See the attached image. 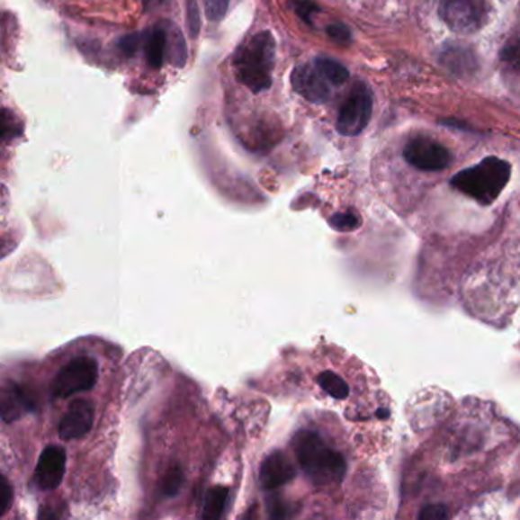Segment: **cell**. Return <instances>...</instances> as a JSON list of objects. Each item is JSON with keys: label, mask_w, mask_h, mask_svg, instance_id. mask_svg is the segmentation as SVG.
<instances>
[{"label": "cell", "mask_w": 520, "mask_h": 520, "mask_svg": "<svg viewBox=\"0 0 520 520\" xmlns=\"http://www.w3.org/2000/svg\"><path fill=\"white\" fill-rule=\"evenodd\" d=\"M291 449L300 469L315 486H336L345 478V458L327 444L318 432L300 430L291 440Z\"/></svg>", "instance_id": "1"}, {"label": "cell", "mask_w": 520, "mask_h": 520, "mask_svg": "<svg viewBox=\"0 0 520 520\" xmlns=\"http://www.w3.org/2000/svg\"><path fill=\"white\" fill-rule=\"evenodd\" d=\"M275 39L269 31L250 37L237 49L232 61L237 80L254 94L269 89L275 66Z\"/></svg>", "instance_id": "2"}, {"label": "cell", "mask_w": 520, "mask_h": 520, "mask_svg": "<svg viewBox=\"0 0 520 520\" xmlns=\"http://www.w3.org/2000/svg\"><path fill=\"white\" fill-rule=\"evenodd\" d=\"M511 166L495 156L460 171L452 177L451 185L480 205H491L510 181Z\"/></svg>", "instance_id": "3"}, {"label": "cell", "mask_w": 520, "mask_h": 520, "mask_svg": "<svg viewBox=\"0 0 520 520\" xmlns=\"http://www.w3.org/2000/svg\"><path fill=\"white\" fill-rule=\"evenodd\" d=\"M98 381V362L89 355H78L67 362L57 372L50 385V396L54 399L69 397L91 390Z\"/></svg>", "instance_id": "4"}, {"label": "cell", "mask_w": 520, "mask_h": 520, "mask_svg": "<svg viewBox=\"0 0 520 520\" xmlns=\"http://www.w3.org/2000/svg\"><path fill=\"white\" fill-rule=\"evenodd\" d=\"M441 21L456 34H473L482 30L490 19L487 0H441Z\"/></svg>", "instance_id": "5"}, {"label": "cell", "mask_w": 520, "mask_h": 520, "mask_svg": "<svg viewBox=\"0 0 520 520\" xmlns=\"http://www.w3.org/2000/svg\"><path fill=\"white\" fill-rule=\"evenodd\" d=\"M372 115V94L365 83H355L353 91L340 107L337 131L344 136L361 135Z\"/></svg>", "instance_id": "6"}, {"label": "cell", "mask_w": 520, "mask_h": 520, "mask_svg": "<svg viewBox=\"0 0 520 520\" xmlns=\"http://www.w3.org/2000/svg\"><path fill=\"white\" fill-rule=\"evenodd\" d=\"M405 159L409 166L421 171L445 170L452 164L451 151L440 142L429 138H416L406 144Z\"/></svg>", "instance_id": "7"}, {"label": "cell", "mask_w": 520, "mask_h": 520, "mask_svg": "<svg viewBox=\"0 0 520 520\" xmlns=\"http://www.w3.org/2000/svg\"><path fill=\"white\" fill-rule=\"evenodd\" d=\"M95 420V408L91 401L74 400L61 417L58 435L61 440L72 441L85 438L92 430Z\"/></svg>", "instance_id": "8"}, {"label": "cell", "mask_w": 520, "mask_h": 520, "mask_svg": "<svg viewBox=\"0 0 520 520\" xmlns=\"http://www.w3.org/2000/svg\"><path fill=\"white\" fill-rule=\"evenodd\" d=\"M66 451L60 445H49L41 452L34 471V484L40 490H56L65 478Z\"/></svg>", "instance_id": "9"}, {"label": "cell", "mask_w": 520, "mask_h": 520, "mask_svg": "<svg viewBox=\"0 0 520 520\" xmlns=\"http://www.w3.org/2000/svg\"><path fill=\"white\" fill-rule=\"evenodd\" d=\"M291 81L293 91L313 104H322L330 96V83L316 66L315 67L309 65L296 66L291 72Z\"/></svg>", "instance_id": "10"}, {"label": "cell", "mask_w": 520, "mask_h": 520, "mask_svg": "<svg viewBox=\"0 0 520 520\" xmlns=\"http://www.w3.org/2000/svg\"><path fill=\"white\" fill-rule=\"evenodd\" d=\"M35 409H37V401L28 386L15 383V381H8L4 385L2 403H0L2 420L5 423H13L26 414L35 412Z\"/></svg>", "instance_id": "11"}, {"label": "cell", "mask_w": 520, "mask_h": 520, "mask_svg": "<svg viewBox=\"0 0 520 520\" xmlns=\"http://www.w3.org/2000/svg\"><path fill=\"white\" fill-rule=\"evenodd\" d=\"M296 476V469L284 452L276 451L265 456L260 467V486L263 490H278Z\"/></svg>", "instance_id": "12"}, {"label": "cell", "mask_w": 520, "mask_h": 520, "mask_svg": "<svg viewBox=\"0 0 520 520\" xmlns=\"http://www.w3.org/2000/svg\"><path fill=\"white\" fill-rule=\"evenodd\" d=\"M166 46H168V28H155L147 34L146 58L147 63L153 69H159L166 58Z\"/></svg>", "instance_id": "13"}, {"label": "cell", "mask_w": 520, "mask_h": 520, "mask_svg": "<svg viewBox=\"0 0 520 520\" xmlns=\"http://www.w3.org/2000/svg\"><path fill=\"white\" fill-rule=\"evenodd\" d=\"M443 63L445 67H449L455 74H471V67L476 66L475 57L471 54V49L462 48V46H453L447 48L443 52Z\"/></svg>", "instance_id": "14"}, {"label": "cell", "mask_w": 520, "mask_h": 520, "mask_svg": "<svg viewBox=\"0 0 520 520\" xmlns=\"http://www.w3.org/2000/svg\"><path fill=\"white\" fill-rule=\"evenodd\" d=\"M228 499H229V489L228 487L217 486L210 489L206 493L202 517L206 520L220 519L225 513Z\"/></svg>", "instance_id": "15"}, {"label": "cell", "mask_w": 520, "mask_h": 520, "mask_svg": "<svg viewBox=\"0 0 520 520\" xmlns=\"http://www.w3.org/2000/svg\"><path fill=\"white\" fill-rule=\"evenodd\" d=\"M315 66L320 74L326 76L330 85H337V87L345 85L350 78V72L345 66L340 65L339 61L331 60L327 57H319V58H316Z\"/></svg>", "instance_id": "16"}, {"label": "cell", "mask_w": 520, "mask_h": 520, "mask_svg": "<svg viewBox=\"0 0 520 520\" xmlns=\"http://www.w3.org/2000/svg\"><path fill=\"white\" fill-rule=\"evenodd\" d=\"M318 383H319L320 390L336 400H344L350 394L348 383L340 375L335 374L331 371L320 372L318 375Z\"/></svg>", "instance_id": "17"}, {"label": "cell", "mask_w": 520, "mask_h": 520, "mask_svg": "<svg viewBox=\"0 0 520 520\" xmlns=\"http://www.w3.org/2000/svg\"><path fill=\"white\" fill-rule=\"evenodd\" d=\"M184 471L179 464H175L170 467V471H166V476L162 478V482H160V490H162V495L166 498H175L179 491H181L182 486H184Z\"/></svg>", "instance_id": "18"}, {"label": "cell", "mask_w": 520, "mask_h": 520, "mask_svg": "<svg viewBox=\"0 0 520 520\" xmlns=\"http://www.w3.org/2000/svg\"><path fill=\"white\" fill-rule=\"evenodd\" d=\"M500 60L520 76V40H513L500 50Z\"/></svg>", "instance_id": "19"}, {"label": "cell", "mask_w": 520, "mask_h": 520, "mask_svg": "<svg viewBox=\"0 0 520 520\" xmlns=\"http://www.w3.org/2000/svg\"><path fill=\"white\" fill-rule=\"evenodd\" d=\"M205 13L211 22H220L228 13L230 0H203Z\"/></svg>", "instance_id": "20"}, {"label": "cell", "mask_w": 520, "mask_h": 520, "mask_svg": "<svg viewBox=\"0 0 520 520\" xmlns=\"http://www.w3.org/2000/svg\"><path fill=\"white\" fill-rule=\"evenodd\" d=\"M330 225L333 226L336 230L346 232V230L355 229V228L359 226V219H357L354 214H351V212L336 214L331 217Z\"/></svg>", "instance_id": "21"}, {"label": "cell", "mask_w": 520, "mask_h": 520, "mask_svg": "<svg viewBox=\"0 0 520 520\" xmlns=\"http://www.w3.org/2000/svg\"><path fill=\"white\" fill-rule=\"evenodd\" d=\"M267 511H269L272 519H284V517H291L293 515L291 506L285 504L284 500L280 499V498H272L267 502Z\"/></svg>", "instance_id": "22"}, {"label": "cell", "mask_w": 520, "mask_h": 520, "mask_svg": "<svg viewBox=\"0 0 520 520\" xmlns=\"http://www.w3.org/2000/svg\"><path fill=\"white\" fill-rule=\"evenodd\" d=\"M13 504V487L5 476L0 475V516H5Z\"/></svg>", "instance_id": "23"}, {"label": "cell", "mask_w": 520, "mask_h": 520, "mask_svg": "<svg viewBox=\"0 0 520 520\" xmlns=\"http://www.w3.org/2000/svg\"><path fill=\"white\" fill-rule=\"evenodd\" d=\"M291 6L295 8L296 14L300 15V19L307 22L309 25H311V15L315 14L316 11H319V6L310 0H293Z\"/></svg>", "instance_id": "24"}, {"label": "cell", "mask_w": 520, "mask_h": 520, "mask_svg": "<svg viewBox=\"0 0 520 520\" xmlns=\"http://www.w3.org/2000/svg\"><path fill=\"white\" fill-rule=\"evenodd\" d=\"M188 30L193 39L199 35V30H201V17H199V10L194 0L188 2Z\"/></svg>", "instance_id": "25"}, {"label": "cell", "mask_w": 520, "mask_h": 520, "mask_svg": "<svg viewBox=\"0 0 520 520\" xmlns=\"http://www.w3.org/2000/svg\"><path fill=\"white\" fill-rule=\"evenodd\" d=\"M140 40L142 39H140L139 35H125L124 39H121L120 41L121 52L127 57L135 56L138 49H139Z\"/></svg>", "instance_id": "26"}, {"label": "cell", "mask_w": 520, "mask_h": 520, "mask_svg": "<svg viewBox=\"0 0 520 520\" xmlns=\"http://www.w3.org/2000/svg\"><path fill=\"white\" fill-rule=\"evenodd\" d=\"M327 32H328L333 40L339 41V43H348L351 39L350 30L345 25H342V23H335V25L328 26Z\"/></svg>", "instance_id": "27"}, {"label": "cell", "mask_w": 520, "mask_h": 520, "mask_svg": "<svg viewBox=\"0 0 520 520\" xmlns=\"http://www.w3.org/2000/svg\"><path fill=\"white\" fill-rule=\"evenodd\" d=\"M447 510L443 506H429L421 510L418 517L420 519H445L447 517Z\"/></svg>", "instance_id": "28"}, {"label": "cell", "mask_w": 520, "mask_h": 520, "mask_svg": "<svg viewBox=\"0 0 520 520\" xmlns=\"http://www.w3.org/2000/svg\"><path fill=\"white\" fill-rule=\"evenodd\" d=\"M162 0H144V4H146V8H150V6L156 5V4H159Z\"/></svg>", "instance_id": "29"}]
</instances>
